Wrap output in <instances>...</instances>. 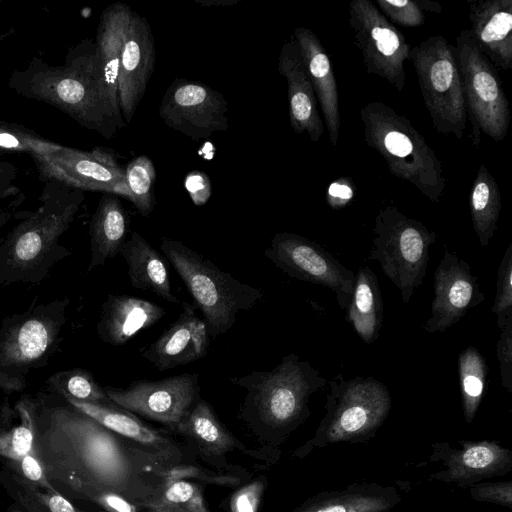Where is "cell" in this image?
<instances>
[{
    "label": "cell",
    "mask_w": 512,
    "mask_h": 512,
    "mask_svg": "<svg viewBox=\"0 0 512 512\" xmlns=\"http://www.w3.org/2000/svg\"><path fill=\"white\" fill-rule=\"evenodd\" d=\"M227 104L210 86L176 78L166 89L158 112L169 128L196 141L228 130Z\"/></svg>",
    "instance_id": "obj_16"
},
{
    "label": "cell",
    "mask_w": 512,
    "mask_h": 512,
    "mask_svg": "<svg viewBox=\"0 0 512 512\" xmlns=\"http://www.w3.org/2000/svg\"><path fill=\"white\" fill-rule=\"evenodd\" d=\"M472 499L512 508V481L478 482L469 487Z\"/></svg>",
    "instance_id": "obj_45"
},
{
    "label": "cell",
    "mask_w": 512,
    "mask_h": 512,
    "mask_svg": "<svg viewBox=\"0 0 512 512\" xmlns=\"http://www.w3.org/2000/svg\"><path fill=\"white\" fill-rule=\"evenodd\" d=\"M0 155H1V153H0Z\"/></svg>",
    "instance_id": "obj_55"
},
{
    "label": "cell",
    "mask_w": 512,
    "mask_h": 512,
    "mask_svg": "<svg viewBox=\"0 0 512 512\" xmlns=\"http://www.w3.org/2000/svg\"><path fill=\"white\" fill-rule=\"evenodd\" d=\"M0 485L26 512H83L60 492L38 487L4 465L0 468Z\"/></svg>",
    "instance_id": "obj_34"
},
{
    "label": "cell",
    "mask_w": 512,
    "mask_h": 512,
    "mask_svg": "<svg viewBox=\"0 0 512 512\" xmlns=\"http://www.w3.org/2000/svg\"><path fill=\"white\" fill-rule=\"evenodd\" d=\"M496 346V357L500 364L502 386L512 393V320L501 329Z\"/></svg>",
    "instance_id": "obj_47"
},
{
    "label": "cell",
    "mask_w": 512,
    "mask_h": 512,
    "mask_svg": "<svg viewBox=\"0 0 512 512\" xmlns=\"http://www.w3.org/2000/svg\"><path fill=\"white\" fill-rule=\"evenodd\" d=\"M318 105L323 114L332 145L336 146L340 132L339 95L330 58L316 34L305 27L293 32Z\"/></svg>",
    "instance_id": "obj_24"
},
{
    "label": "cell",
    "mask_w": 512,
    "mask_h": 512,
    "mask_svg": "<svg viewBox=\"0 0 512 512\" xmlns=\"http://www.w3.org/2000/svg\"><path fill=\"white\" fill-rule=\"evenodd\" d=\"M278 71L287 81L289 120L293 131L297 134L306 132L312 142H319L324 132L323 120L312 83L293 38L281 48Z\"/></svg>",
    "instance_id": "obj_22"
},
{
    "label": "cell",
    "mask_w": 512,
    "mask_h": 512,
    "mask_svg": "<svg viewBox=\"0 0 512 512\" xmlns=\"http://www.w3.org/2000/svg\"><path fill=\"white\" fill-rule=\"evenodd\" d=\"M62 397V396H61ZM68 403L118 434L162 467L181 464L183 453L176 442L143 423L133 413L116 404H100L63 397Z\"/></svg>",
    "instance_id": "obj_20"
},
{
    "label": "cell",
    "mask_w": 512,
    "mask_h": 512,
    "mask_svg": "<svg viewBox=\"0 0 512 512\" xmlns=\"http://www.w3.org/2000/svg\"><path fill=\"white\" fill-rule=\"evenodd\" d=\"M376 7L393 25L415 28L424 23V12L412 0H376Z\"/></svg>",
    "instance_id": "obj_43"
},
{
    "label": "cell",
    "mask_w": 512,
    "mask_h": 512,
    "mask_svg": "<svg viewBox=\"0 0 512 512\" xmlns=\"http://www.w3.org/2000/svg\"><path fill=\"white\" fill-rule=\"evenodd\" d=\"M473 229L481 246H488L498 228L501 195L498 183L485 164H480L469 195Z\"/></svg>",
    "instance_id": "obj_33"
},
{
    "label": "cell",
    "mask_w": 512,
    "mask_h": 512,
    "mask_svg": "<svg viewBox=\"0 0 512 512\" xmlns=\"http://www.w3.org/2000/svg\"><path fill=\"white\" fill-rule=\"evenodd\" d=\"M139 506L145 512H211L202 487L188 480L160 482L158 492Z\"/></svg>",
    "instance_id": "obj_35"
},
{
    "label": "cell",
    "mask_w": 512,
    "mask_h": 512,
    "mask_svg": "<svg viewBox=\"0 0 512 512\" xmlns=\"http://www.w3.org/2000/svg\"><path fill=\"white\" fill-rule=\"evenodd\" d=\"M400 501L401 496L393 486L353 483L322 491L291 512H391Z\"/></svg>",
    "instance_id": "obj_26"
},
{
    "label": "cell",
    "mask_w": 512,
    "mask_h": 512,
    "mask_svg": "<svg viewBox=\"0 0 512 512\" xmlns=\"http://www.w3.org/2000/svg\"><path fill=\"white\" fill-rule=\"evenodd\" d=\"M127 213L117 195L103 193L90 222L91 257L87 271L103 266L120 253L126 241Z\"/></svg>",
    "instance_id": "obj_27"
},
{
    "label": "cell",
    "mask_w": 512,
    "mask_h": 512,
    "mask_svg": "<svg viewBox=\"0 0 512 512\" xmlns=\"http://www.w3.org/2000/svg\"><path fill=\"white\" fill-rule=\"evenodd\" d=\"M132 13L133 10L127 4L113 3L103 10L97 26V55L108 93L117 107L119 64Z\"/></svg>",
    "instance_id": "obj_30"
},
{
    "label": "cell",
    "mask_w": 512,
    "mask_h": 512,
    "mask_svg": "<svg viewBox=\"0 0 512 512\" xmlns=\"http://www.w3.org/2000/svg\"><path fill=\"white\" fill-rule=\"evenodd\" d=\"M208 329L193 304L183 302L179 317L141 353L159 371L197 361L208 352Z\"/></svg>",
    "instance_id": "obj_21"
},
{
    "label": "cell",
    "mask_w": 512,
    "mask_h": 512,
    "mask_svg": "<svg viewBox=\"0 0 512 512\" xmlns=\"http://www.w3.org/2000/svg\"><path fill=\"white\" fill-rule=\"evenodd\" d=\"M455 50L472 125V145L479 147L481 133L495 142L503 141L508 133L511 111L495 66L483 54L470 29L457 35Z\"/></svg>",
    "instance_id": "obj_11"
},
{
    "label": "cell",
    "mask_w": 512,
    "mask_h": 512,
    "mask_svg": "<svg viewBox=\"0 0 512 512\" xmlns=\"http://www.w3.org/2000/svg\"><path fill=\"white\" fill-rule=\"evenodd\" d=\"M469 20L476 43L503 71L512 68V0H469Z\"/></svg>",
    "instance_id": "obj_23"
},
{
    "label": "cell",
    "mask_w": 512,
    "mask_h": 512,
    "mask_svg": "<svg viewBox=\"0 0 512 512\" xmlns=\"http://www.w3.org/2000/svg\"><path fill=\"white\" fill-rule=\"evenodd\" d=\"M416 3L422 11L426 10L434 13H440L442 11L440 4L437 2L416 0Z\"/></svg>",
    "instance_id": "obj_52"
},
{
    "label": "cell",
    "mask_w": 512,
    "mask_h": 512,
    "mask_svg": "<svg viewBox=\"0 0 512 512\" xmlns=\"http://www.w3.org/2000/svg\"><path fill=\"white\" fill-rule=\"evenodd\" d=\"M492 312L500 329L512 320V243L508 245L498 268Z\"/></svg>",
    "instance_id": "obj_40"
},
{
    "label": "cell",
    "mask_w": 512,
    "mask_h": 512,
    "mask_svg": "<svg viewBox=\"0 0 512 512\" xmlns=\"http://www.w3.org/2000/svg\"><path fill=\"white\" fill-rule=\"evenodd\" d=\"M175 431L191 440L205 459H220L236 450L248 453L245 446L219 421L213 407L201 398Z\"/></svg>",
    "instance_id": "obj_28"
},
{
    "label": "cell",
    "mask_w": 512,
    "mask_h": 512,
    "mask_svg": "<svg viewBox=\"0 0 512 512\" xmlns=\"http://www.w3.org/2000/svg\"><path fill=\"white\" fill-rule=\"evenodd\" d=\"M458 444L460 447H453L448 442L432 444L429 460L440 463L442 469L432 473L428 480L465 489L512 471V451L497 441L459 440Z\"/></svg>",
    "instance_id": "obj_17"
},
{
    "label": "cell",
    "mask_w": 512,
    "mask_h": 512,
    "mask_svg": "<svg viewBox=\"0 0 512 512\" xmlns=\"http://www.w3.org/2000/svg\"><path fill=\"white\" fill-rule=\"evenodd\" d=\"M11 214L8 211L0 210V230L10 220Z\"/></svg>",
    "instance_id": "obj_53"
},
{
    "label": "cell",
    "mask_w": 512,
    "mask_h": 512,
    "mask_svg": "<svg viewBox=\"0 0 512 512\" xmlns=\"http://www.w3.org/2000/svg\"><path fill=\"white\" fill-rule=\"evenodd\" d=\"M239 1L240 0H195V3L205 7H226L235 5Z\"/></svg>",
    "instance_id": "obj_51"
},
{
    "label": "cell",
    "mask_w": 512,
    "mask_h": 512,
    "mask_svg": "<svg viewBox=\"0 0 512 512\" xmlns=\"http://www.w3.org/2000/svg\"><path fill=\"white\" fill-rule=\"evenodd\" d=\"M383 300L378 278L369 267H360L355 274V285L347 320L366 343L375 342L383 323Z\"/></svg>",
    "instance_id": "obj_32"
},
{
    "label": "cell",
    "mask_w": 512,
    "mask_h": 512,
    "mask_svg": "<svg viewBox=\"0 0 512 512\" xmlns=\"http://www.w3.org/2000/svg\"><path fill=\"white\" fill-rule=\"evenodd\" d=\"M7 512H26L22 507L15 503L8 508Z\"/></svg>",
    "instance_id": "obj_54"
},
{
    "label": "cell",
    "mask_w": 512,
    "mask_h": 512,
    "mask_svg": "<svg viewBox=\"0 0 512 512\" xmlns=\"http://www.w3.org/2000/svg\"><path fill=\"white\" fill-rule=\"evenodd\" d=\"M266 485V477L261 476L239 488L230 498V512H258Z\"/></svg>",
    "instance_id": "obj_44"
},
{
    "label": "cell",
    "mask_w": 512,
    "mask_h": 512,
    "mask_svg": "<svg viewBox=\"0 0 512 512\" xmlns=\"http://www.w3.org/2000/svg\"><path fill=\"white\" fill-rule=\"evenodd\" d=\"M328 386L325 415L313 437L294 452L298 458L331 444L367 442L390 413L392 397L387 386L371 376L345 379L339 373Z\"/></svg>",
    "instance_id": "obj_6"
},
{
    "label": "cell",
    "mask_w": 512,
    "mask_h": 512,
    "mask_svg": "<svg viewBox=\"0 0 512 512\" xmlns=\"http://www.w3.org/2000/svg\"><path fill=\"white\" fill-rule=\"evenodd\" d=\"M103 388L117 406L173 430L200 398L198 373H183L159 380H135L125 388Z\"/></svg>",
    "instance_id": "obj_15"
},
{
    "label": "cell",
    "mask_w": 512,
    "mask_h": 512,
    "mask_svg": "<svg viewBox=\"0 0 512 512\" xmlns=\"http://www.w3.org/2000/svg\"><path fill=\"white\" fill-rule=\"evenodd\" d=\"M264 255L288 276L329 288L340 309L347 310L355 273L316 242L293 233H276Z\"/></svg>",
    "instance_id": "obj_13"
},
{
    "label": "cell",
    "mask_w": 512,
    "mask_h": 512,
    "mask_svg": "<svg viewBox=\"0 0 512 512\" xmlns=\"http://www.w3.org/2000/svg\"><path fill=\"white\" fill-rule=\"evenodd\" d=\"M119 254L127 263L128 278L134 288L150 291L170 303H179L172 292L164 259L142 235L132 232Z\"/></svg>",
    "instance_id": "obj_29"
},
{
    "label": "cell",
    "mask_w": 512,
    "mask_h": 512,
    "mask_svg": "<svg viewBox=\"0 0 512 512\" xmlns=\"http://www.w3.org/2000/svg\"><path fill=\"white\" fill-rule=\"evenodd\" d=\"M17 177L16 167L5 161H0V198L15 194L13 182Z\"/></svg>",
    "instance_id": "obj_50"
},
{
    "label": "cell",
    "mask_w": 512,
    "mask_h": 512,
    "mask_svg": "<svg viewBox=\"0 0 512 512\" xmlns=\"http://www.w3.org/2000/svg\"><path fill=\"white\" fill-rule=\"evenodd\" d=\"M68 297L32 304L0 324V389L6 396L23 392L27 375L48 365L66 324Z\"/></svg>",
    "instance_id": "obj_7"
},
{
    "label": "cell",
    "mask_w": 512,
    "mask_h": 512,
    "mask_svg": "<svg viewBox=\"0 0 512 512\" xmlns=\"http://www.w3.org/2000/svg\"><path fill=\"white\" fill-rule=\"evenodd\" d=\"M355 194V186L349 177L343 176L331 182L326 190V202L333 210L347 206Z\"/></svg>",
    "instance_id": "obj_48"
},
{
    "label": "cell",
    "mask_w": 512,
    "mask_h": 512,
    "mask_svg": "<svg viewBox=\"0 0 512 512\" xmlns=\"http://www.w3.org/2000/svg\"><path fill=\"white\" fill-rule=\"evenodd\" d=\"M360 119L366 145L382 156L390 173L438 203L446 187L443 166L411 121L380 101L366 103Z\"/></svg>",
    "instance_id": "obj_5"
},
{
    "label": "cell",
    "mask_w": 512,
    "mask_h": 512,
    "mask_svg": "<svg viewBox=\"0 0 512 512\" xmlns=\"http://www.w3.org/2000/svg\"><path fill=\"white\" fill-rule=\"evenodd\" d=\"M155 43L147 19L133 11L118 72V101L127 123L135 115L155 66Z\"/></svg>",
    "instance_id": "obj_19"
},
{
    "label": "cell",
    "mask_w": 512,
    "mask_h": 512,
    "mask_svg": "<svg viewBox=\"0 0 512 512\" xmlns=\"http://www.w3.org/2000/svg\"><path fill=\"white\" fill-rule=\"evenodd\" d=\"M36 396L23 394L9 405L7 398L0 408V457L16 460L33 453L35 442Z\"/></svg>",
    "instance_id": "obj_31"
},
{
    "label": "cell",
    "mask_w": 512,
    "mask_h": 512,
    "mask_svg": "<svg viewBox=\"0 0 512 512\" xmlns=\"http://www.w3.org/2000/svg\"><path fill=\"white\" fill-rule=\"evenodd\" d=\"M348 24L361 52L366 72L391 84L398 92L405 86L404 63L411 45L370 0H352Z\"/></svg>",
    "instance_id": "obj_12"
},
{
    "label": "cell",
    "mask_w": 512,
    "mask_h": 512,
    "mask_svg": "<svg viewBox=\"0 0 512 512\" xmlns=\"http://www.w3.org/2000/svg\"><path fill=\"white\" fill-rule=\"evenodd\" d=\"M160 249L202 312L213 338L227 333L239 312L250 310L263 297L261 289L222 271L181 241L161 238Z\"/></svg>",
    "instance_id": "obj_8"
},
{
    "label": "cell",
    "mask_w": 512,
    "mask_h": 512,
    "mask_svg": "<svg viewBox=\"0 0 512 512\" xmlns=\"http://www.w3.org/2000/svg\"><path fill=\"white\" fill-rule=\"evenodd\" d=\"M8 85L24 97L59 109L106 139L125 126L120 108L108 93L91 39L71 47L61 65L34 57L24 69L12 72Z\"/></svg>",
    "instance_id": "obj_2"
},
{
    "label": "cell",
    "mask_w": 512,
    "mask_h": 512,
    "mask_svg": "<svg viewBox=\"0 0 512 512\" xmlns=\"http://www.w3.org/2000/svg\"><path fill=\"white\" fill-rule=\"evenodd\" d=\"M46 384L48 391L62 397L91 403H113L93 375L83 368L56 372L47 379Z\"/></svg>",
    "instance_id": "obj_37"
},
{
    "label": "cell",
    "mask_w": 512,
    "mask_h": 512,
    "mask_svg": "<svg viewBox=\"0 0 512 512\" xmlns=\"http://www.w3.org/2000/svg\"><path fill=\"white\" fill-rule=\"evenodd\" d=\"M246 391L242 417L284 440L310 416L309 398L328 381L320 371L297 354L283 356L269 371H253L231 377Z\"/></svg>",
    "instance_id": "obj_4"
},
{
    "label": "cell",
    "mask_w": 512,
    "mask_h": 512,
    "mask_svg": "<svg viewBox=\"0 0 512 512\" xmlns=\"http://www.w3.org/2000/svg\"><path fill=\"white\" fill-rule=\"evenodd\" d=\"M39 200L35 211L18 215L21 221L0 243V286L38 285L57 262L71 255L59 240L85 200L84 191L48 181Z\"/></svg>",
    "instance_id": "obj_3"
},
{
    "label": "cell",
    "mask_w": 512,
    "mask_h": 512,
    "mask_svg": "<svg viewBox=\"0 0 512 512\" xmlns=\"http://www.w3.org/2000/svg\"><path fill=\"white\" fill-rule=\"evenodd\" d=\"M156 171L153 162L141 155L131 160L125 168L127 198L144 217L151 214L155 206L154 184Z\"/></svg>",
    "instance_id": "obj_38"
},
{
    "label": "cell",
    "mask_w": 512,
    "mask_h": 512,
    "mask_svg": "<svg viewBox=\"0 0 512 512\" xmlns=\"http://www.w3.org/2000/svg\"><path fill=\"white\" fill-rule=\"evenodd\" d=\"M184 185L195 205L202 206L209 200L212 186L209 177L203 171L193 170L188 173Z\"/></svg>",
    "instance_id": "obj_49"
},
{
    "label": "cell",
    "mask_w": 512,
    "mask_h": 512,
    "mask_svg": "<svg viewBox=\"0 0 512 512\" xmlns=\"http://www.w3.org/2000/svg\"><path fill=\"white\" fill-rule=\"evenodd\" d=\"M71 498L87 501L99 508L100 512H142L145 511L137 503L124 496L109 492L98 491L89 488H61L58 492Z\"/></svg>",
    "instance_id": "obj_42"
},
{
    "label": "cell",
    "mask_w": 512,
    "mask_h": 512,
    "mask_svg": "<svg viewBox=\"0 0 512 512\" xmlns=\"http://www.w3.org/2000/svg\"><path fill=\"white\" fill-rule=\"evenodd\" d=\"M4 466L32 484L50 491H57L46 476L42 465L33 454L16 460H5Z\"/></svg>",
    "instance_id": "obj_46"
},
{
    "label": "cell",
    "mask_w": 512,
    "mask_h": 512,
    "mask_svg": "<svg viewBox=\"0 0 512 512\" xmlns=\"http://www.w3.org/2000/svg\"><path fill=\"white\" fill-rule=\"evenodd\" d=\"M33 454L57 489L120 494L138 505L154 496L158 465L133 444L76 409L60 395H36Z\"/></svg>",
    "instance_id": "obj_1"
},
{
    "label": "cell",
    "mask_w": 512,
    "mask_h": 512,
    "mask_svg": "<svg viewBox=\"0 0 512 512\" xmlns=\"http://www.w3.org/2000/svg\"><path fill=\"white\" fill-rule=\"evenodd\" d=\"M458 372L463 414L470 424L481 404L489 369L478 349L470 346L459 354Z\"/></svg>",
    "instance_id": "obj_36"
},
{
    "label": "cell",
    "mask_w": 512,
    "mask_h": 512,
    "mask_svg": "<svg viewBox=\"0 0 512 512\" xmlns=\"http://www.w3.org/2000/svg\"><path fill=\"white\" fill-rule=\"evenodd\" d=\"M436 233L397 207L381 208L375 217L372 247L367 259L377 261L382 272L398 288L403 303L426 277L429 248Z\"/></svg>",
    "instance_id": "obj_9"
},
{
    "label": "cell",
    "mask_w": 512,
    "mask_h": 512,
    "mask_svg": "<svg viewBox=\"0 0 512 512\" xmlns=\"http://www.w3.org/2000/svg\"><path fill=\"white\" fill-rule=\"evenodd\" d=\"M43 182L58 181L82 191H99L127 198L125 168L113 150L95 147L90 151L62 145L59 149L31 156Z\"/></svg>",
    "instance_id": "obj_14"
},
{
    "label": "cell",
    "mask_w": 512,
    "mask_h": 512,
    "mask_svg": "<svg viewBox=\"0 0 512 512\" xmlns=\"http://www.w3.org/2000/svg\"><path fill=\"white\" fill-rule=\"evenodd\" d=\"M484 297L470 265L445 249L434 273L431 315L423 329L428 333L445 332L458 323L469 309L482 303Z\"/></svg>",
    "instance_id": "obj_18"
},
{
    "label": "cell",
    "mask_w": 512,
    "mask_h": 512,
    "mask_svg": "<svg viewBox=\"0 0 512 512\" xmlns=\"http://www.w3.org/2000/svg\"><path fill=\"white\" fill-rule=\"evenodd\" d=\"M61 146L25 126L0 120V153H27L34 156L51 153Z\"/></svg>",
    "instance_id": "obj_39"
},
{
    "label": "cell",
    "mask_w": 512,
    "mask_h": 512,
    "mask_svg": "<svg viewBox=\"0 0 512 512\" xmlns=\"http://www.w3.org/2000/svg\"><path fill=\"white\" fill-rule=\"evenodd\" d=\"M158 484L168 480H188L196 479L207 484L219 486H237L241 483V478L229 474L216 473L205 470L193 465L179 464L172 467L158 466L154 472Z\"/></svg>",
    "instance_id": "obj_41"
},
{
    "label": "cell",
    "mask_w": 512,
    "mask_h": 512,
    "mask_svg": "<svg viewBox=\"0 0 512 512\" xmlns=\"http://www.w3.org/2000/svg\"><path fill=\"white\" fill-rule=\"evenodd\" d=\"M165 314L162 306L147 299L109 294L101 306L96 329L103 342L121 346L138 332L156 324Z\"/></svg>",
    "instance_id": "obj_25"
},
{
    "label": "cell",
    "mask_w": 512,
    "mask_h": 512,
    "mask_svg": "<svg viewBox=\"0 0 512 512\" xmlns=\"http://www.w3.org/2000/svg\"><path fill=\"white\" fill-rule=\"evenodd\" d=\"M408 60L434 129L461 140L468 114L455 46L442 35L430 36L411 47Z\"/></svg>",
    "instance_id": "obj_10"
}]
</instances>
